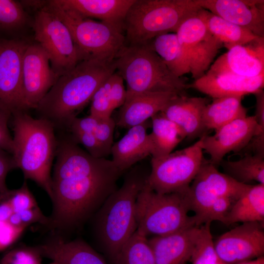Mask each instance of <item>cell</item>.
<instances>
[{
  "mask_svg": "<svg viewBox=\"0 0 264 264\" xmlns=\"http://www.w3.org/2000/svg\"><path fill=\"white\" fill-rule=\"evenodd\" d=\"M110 77L98 88L90 101L89 115L99 119L111 117L113 111L110 95Z\"/></svg>",
  "mask_w": 264,
  "mask_h": 264,
  "instance_id": "d590c367",
  "label": "cell"
},
{
  "mask_svg": "<svg viewBox=\"0 0 264 264\" xmlns=\"http://www.w3.org/2000/svg\"><path fill=\"white\" fill-rule=\"evenodd\" d=\"M200 8L195 0H135L124 22L125 44H143L163 34L176 33Z\"/></svg>",
  "mask_w": 264,
  "mask_h": 264,
  "instance_id": "8992f818",
  "label": "cell"
},
{
  "mask_svg": "<svg viewBox=\"0 0 264 264\" xmlns=\"http://www.w3.org/2000/svg\"><path fill=\"white\" fill-rule=\"evenodd\" d=\"M214 264H226L219 259Z\"/></svg>",
  "mask_w": 264,
  "mask_h": 264,
  "instance_id": "681fc988",
  "label": "cell"
},
{
  "mask_svg": "<svg viewBox=\"0 0 264 264\" xmlns=\"http://www.w3.org/2000/svg\"><path fill=\"white\" fill-rule=\"evenodd\" d=\"M256 109L254 116L258 124L255 134L244 149L252 154L264 157V92L260 91L255 94Z\"/></svg>",
  "mask_w": 264,
  "mask_h": 264,
  "instance_id": "8d00e7d4",
  "label": "cell"
},
{
  "mask_svg": "<svg viewBox=\"0 0 264 264\" xmlns=\"http://www.w3.org/2000/svg\"><path fill=\"white\" fill-rule=\"evenodd\" d=\"M58 78L46 52L38 43L30 42L22 60V94L25 110L36 109Z\"/></svg>",
  "mask_w": 264,
  "mask_h": 264,
  "instance_id": "5bb4252c",
  "label": "cell"
},
{
  "mask_svg": "<svg viewBox=\"0 0 264 264\" xmlns=\"http://www.w3.org/2000/svg\"><path fill=\"white\" fill-rule=\"evenodd\" d=\"M13 156L25 179L34 181L51 196V169L56 155L55 127L48 120L32 117L26 110L12 113Z\"/></svg>",
  "mask_w": 264,
  "mask_h": 264,
  "instance_id": "3957f363",
  "label": "cell"
},
{
  "mask_svg": "<svg viewBox=\"0 0 264 264\" xmlns=\"http://www.w3.org/2000/svg\"><path fill=\"white\" fill-rule=\"evenodd\" d=\"M35 247L42 258L59 264H107L94 249L81 239L68 241L53 235Z\"/></svg>",
  "mask_w": 264,
  "mask_h": 264,
  "instance_id": "ffe728a7",
  "label": "cell"
},
{
  "mask_svg": "<svg viewBox=\"0 0 264 264\" xmlns=\"http://www.w3.org/2000/svg\"><path fill=\"white\" fill-rule=\"evenodd\" d=\"M13 213L11 205L5 195V192L0 194V220L7 221Z\"/></svg>",
  "mask_w": 264,
  "mask_h": 264,
  "instance_id": "7dc6e473",
  "label": "cell"
},
{
  "mask_svg": "<svg viewBox=\"0 0 264 264\" xmlns=\"http://www.w3.org/2000/svg\"><path fill=\"white\" fill-rule=\"evenodd\" d=\"M116 71L114 60H84L60 76L39 103L40 117L55 128L68 127L98 88Z\"/></svg>",
  "mask_w": 264,
  "mask_h": 264,
  "instance_id": "7a4b0ae2",
  "label": "cell"
},
{
  "mask_svg": "<svg viewBox=\"0 0 264 264\" xmlns=\"http://www.w3.org/2000/svg\"><path fill=\"white\" fill-rule=\"evenodd\" d=\"M211 223L200 226L190 258L192 264H214L219 259L211 232Z\"/></svg>",
  "mask_w": 264,
  "mask_h": 264,
  "instance_id": "e575fe53",
  "label": "cell"
},
{
  "mask_svg": "<svg viewBox=\"0 0 264 264\" xmlns=\"http://www.w3.org/2000/svg\"><path fill=\"white\" fill-rule=\"evenodd\" d=\"M263 223L243 222L220 235L214 242L219 259L226 264H236L264 256Z\"/></svg>",
  "mask_w": 264,
  "mask_h": 264,
  "instance_id": "9a60e30c",
  "label": "cell"
},
{
  "mask_svg": "<svg viewBox=\"0 0 264 264\" xmlns=\"http://www.w3.org/2000/svg\"><path fill=\"white\" fill-rule=\"evenodd\" d=\"M250 185L238 182L219 172L209 160L204 158L186 192L191 211L195 213L197 225L203 224L205 215L217 199L224 197L238 198Z\"/></svg>",
  "mask_w": 264,
  "mask_h": 264,
  "instance_id": "8fae6325",
  "label": "cell"
},
{
  "mask_svg": "<svg viewBox=\"0 0 264 264\" xmlns=\"http://www.w3.org/2000/svg\"><path fill=\"white\" fill-rule=\"evenodd\" d=\"M32 19L21 1L0 0V35L16 36L31 27Z\"/></svg>",
  "mask_w": 264,
  "mask_h": 264,
  "instance_id": "1f68e13d",
  "label": "cell"
},
{
  "mask_svg": "<svg viewBox=\"0 0 264 264\" xmlns=\"http://www.w3.org/2000/svg\"><path fill=\"white\" fill-rule=\"evenodd\" d=\"M264 87V73L251 78L232 74L214 75L205 73L189 84V88H194L213 99L255 94L263 90Z\"/></svg>",
  "mask_w": 264,
  "mask_h": 264,
  "instance_id": "d6986e66",
  "label": "cell"
},
{
  "mask_svg": "<svg viewBox=\"0 0 264 264\" xmlns=\"http://www.w3.org/2000/svg\"><path fill=\"white\" fill-rule=\"evenodd\" d=\"M197 15L203 21L211 35L228 50L237 45L247 44L260 38L249 30L202 8L198 11Z\"/></svg>",
  "mask_w": 264,
  "mask_h": 264,
  "instance_id": "484cf974",
  "label": "cell"
},
{
  "mask_svg": "<svg viewBox=\"0 0 264 264\" xmlns=\"http://www.w3.org/2000/svg\"><path fill=\"white\" fill-rule=\"evenodd\" d=\"M152 132L148 134L152 158L166 156L173 152L185 136L180 128L160 112L151 118Z\"/></svg>",
  "mask_w": 264,
  "mask_h": 264,
  "instance_id": "4316f807",
  "label": "cell"
},
{
  "mask_svg": "<svg viewBox=\"0 0 264 264\" xmlns=\"http://www.w3.org/2000/svg\"><path fill=\"white\" fill-rule=\"evenodd\" d=\"M238 198L224 197L217 199L205 215L203 224L207 222L220 221L225 224L227 217L233 204Z\"/></svg>",
  "mask_w": 264,
  "mask_h": 264,
  "instance_id": "60d3db41",
  "label": "cell"
},
{
  "mask_svg": "<svg viewBox=\"0 0 264 264\" xmlns=\"http://www.w3.org/2000/svg\"><path fill=\"white\" fill-rule=\"evenodd\" d=\"M154 52L176 76L190 73L188 62L175 33L156 36L150 41Z\"/></svg>",
  "mask_w": 264,
  "mask_h": 264,
  "instance_id": "f546056e",
  "label": "cell"
},
{
  "mask_svg": "<svg viewBox=\"0 0 264 264\" xmlns=\"http://www.w3.org/2000/svg\"><path fill=\"white\" fill-rule=\"evenodd\" d=\"M31 28L34 40L47 54L58 78L83 60L67 27L46 4L36 12Z\"/></svg>",
  "mask_w": 264,
  "mask_h": 264,
  "instance_id": "30bf717a",
  "label": "cell"
},
{
  "mask_svg": "<svg viewBox=\"0 0 264 264\" xmlns=\"http://www.w3.org/2000/svg\"><path fill=\"white\" fill-rule=\"evenodd\" d=\"M5 195L14 213L20 212L38 206L26 181H24L22 186L17 189L8 190L5 192Z\"/></svg>",
  "mask_w": 264,
  "mask_h": 264,
  "instance_id": "f35d334b",
  "label": "cell"
},
{
  "mask_svg": "<svg viewBox=\"0 0 264 264\" xmlns=\"http://www.w3.org/2000/svg\"><path fill=\"white\" fill-rule=\"evenodd\" d=\"M202 138L193 145L159 158H152L146 183L159 194L184 193L188 190L204 159Z\"/></svg>",
  "mask_w": 264,
  "mask_h": 264,
  "instance_id": "9c48e42d",
  "label": "cell"
},
{
  "mask_svg": "<svg viewBox=\"0 0 264 264\" xmlns=\"http://www.w3.org/2000/svg\"><path fill=\"white\" fill-rule=\"evenodd\" d=\"M113 260L116 264H155L148 237L137 230Z\"/></svg>",
  "mask_w": 264,
  "mask_h": 264,
  "instance_id": "d6a6232c",
  "label": "cell"
},
{
  "mask_svg": "<svg viewBox=\"0 0 264 264\" xmlns=\"http://www.w3.org/2000/svg\"><path fill=\"white\" fill-rule=\"evenodd\" d=\"M115 126V121L112 117L102 119L89 115L85 117L74 118L67 128L69 130H77L92 134L111 151Z\"/></svg>",
  "mask_w": 264,
  "mask_h": 264,
  "instance_id": "836d02e7",
  "label": "cell"
},
{
  "mask_svg": "<svg viewBox=\"0 0 264 264\" xmlns=\"http://www.w3.org/2000/svg\"><path fill=\"white\" fill-rule=\"evenodd\" d=\"M258 124L254 115L236 119L215 130L211 135L201 136L203 152L217 166L231 152H239L247 146L256 132Z\"/></svg>",
  "mask_w": 264,
  "mask_h": 264,
  "instance_id": "2e32d148",
  "label": "cell"
},
{
  "mask_svg": "<svg viewBox=\"0 0 264 264\" xmlns=\"http://www.w3.org/2000/svg\"><path fill=\"white\" fill-rule=\"evenodd\" d=\"M116 71L127 85V94L171 92L185 95L189 84L176 76L152 48L150 42L125 44L115 59Z\"/></svg>",
  "mask_w": 264,
  "mask_h": 264,
  "instance_id": "5b68a950",
  "label": "cell"
},
{
  "mask_svg": "<svg viewBox=\"0 0 264 264\" xmlns=\"http://www.w3.org/2000/svg\"><path fill=\"white\" fill-rule=\"evenodd\" d=\"M201 8L264 38V0H195Z\"/></svg>",
  "mask_w": 264,
  "mask_h": 264,
  "instance_id": "ac0fdd59",
  "label": "cell"
},
{
  "mask_svg": "<svg viewBox=\"0 0 264 264\" xmlns=\"http://www.w3.org/2000/svg\"><path fill=\"white\" fill-rule=\"evenodd\" d=\"M26 229L24 227H16L8 221L0 220V252L14 244Z\"/></svg>",
  "mask_w": 264,
  "mask_h": 264,
  "instance_id": "7bdbcfd3",
  "label": "cell"
},
{
  "mask_svg": "<svg viewBox=\"0 0 264 264\" xmlns=\"http://www.w3.org/2000/svg\"><path fill=\"white\" fill-rule=\"evenodd\" d=\"M30 41L0 38V105L12 113L26 110L22 94L23 56Z\"/></svg>",
  "mask_w": 264,
  "mask_h": 264,
  "instance_id": "4fadbf2b",
  "label": "cell"
},
{
  "mask_svg": "<svg viewBox=\"0 0 264 264\" xmlns=\"http://www.w3.org/2000/svg\"><path fill=\"white\" fill-rule=\"evenodd\" d=\"M200 226L148 239L155 264H184L191 258Z\"/></svg>",
  "mask_w": 264,
  "mask_h": 264,
  "instance_id": "603a6c76",
  "label": "cell"
},
{
  "mask_svg": "<svg viewBox=\"0 0 264 264\" xmlns=\"http://www.w3.org/2000/svg\"><path fill=\"white\" fill-rule=\"evenodd\" d=\"M15 168L16 167L12 155L0 149V194L8 190L6 185V177L8 172Z\"/></svg>",
  "mask_w": 264,
  "mask_h": 264,
  "instance_id": "bcb514c9",
  "label": "cell"
},
{
  "mask_svg": "<svg viewBox=\"0 0 264 264\" xmlns=\"http://www.w3.org/2000/svg\"><path fill=\"white\" fill-rule=\"evenodd\" d=\"M49 264H59L55 262H52L51 263Z\"/></svg>",
  "mask_w": 264,
  "mask_h": 264,
  "instance_id": "f907efd6",
  "label": "cell"
},
{
  "mask_svg": "<svg viewBox=\"0 0 264 264\" xmlns=\"http://www.w3.org/2000/svg\"><path fill=\"white\" fill-rule=\"evenodd\" d=\"M236 264H264V257L263 256L255 259L243 261Z\"/></svg>",
  "mask_w": 264,
  "mask_h": 264,
  "instance_id": "c3c4849f",
  "label": "cell"
},
{
  "mask_svg": "<svg viewBox=\"0 0 264 264\" xmlns=\"http://www.w3.org/2000/svg\"><path fill=\"white\" fill-rule=\"evenodd\" d=\"M42 258L35 246L21 245L7 252L0 264H42Z\"/></svg>",
  "mask_w": 264,
  "mask_h": 264,
  "instance_id": "74e56055",
  "label": "cell"
},
{
  "mask_svg": "<svg viewBox=\"0 0 264 264\" xmlns=\"http://www.w3.org/2000/svg\"><path fill=\"white\" fill-rule=\"evenodd\" d=\"M110 95L113 110L121 107L124 104L127 96V90L122 77L115 71L110 77Z\"/></svg>",
  "mask_w": 264,
  "mask_h": 264,
  "instance_id": "b9f144b4",
  "label": "cell"
},
{
  "mask_svg": "<svg viewBox=\"0 0 264 264\" xmlns=\"http://www.w3.org/2000/svg\"><path fill=\"white\" fill-rule=\"evenodd\" d=\"M74 140L81 144L87 152L95 158H106L110 154V150L107 149L92 134L77 130H69Z\"/></svg>",
  "mask_w": 264,
  "mask_h": 264,
  "instance_id": "ab89813d",
  "label": "cell"
},
{
  "mask_svg": "<svg viewBox=\"0 0 264 264\" xmlns=\"http://www.w3.org/2000/svg\"><path fill=\"white\" fill-rule=\"evenodd\" d=\"M186 193H157L146 182L136 200V230L148 237L198 226L195 217L189 215L191 209Z\"/></svg>",
  "mask_w": 264,
  "mask_h": 264,
  "instance_id": "52a82bcc",
  "label": "cell"
},
{
  "mask_svg": "<svg viewBox=\"0 0 264 264\" xmlns=\"http://www.w3.org/2000/svg\"><path fill=\"white\" fill-rule=\"evenodd\" d=\"M51 176L52 211L45 226L53 235L79 228L116 189L123 173L111 160L95 158L70 136L58 139Z\"/></svg>",
  "mask_w": 264,
  "mask_h": 264,
  "instance_id": "6da1fadb",
  "label": "cell"
},
{
  "mask_svg": "<svg viewBox=\"0 0 264 264\" xmlns=\"http://www.w3.org/2000/svg\"><path fill=\"white\" fill-rule=\"evenodd\" d=\"M149 120L131 127L118 141L113 144L110 151L111 160L122 172L151 155L147 129Z\"/></svg>",
  "mask_w": 264,
  "mask_h": 264,
  "instance_id": "cb8c5ba5",
  "label": "cell"
},
{
  "mask_svg": "<svg viewBox=\"0 0 264 264\" xmlns=\"http://www.w3.org/2000/svg\"><path fill=\"white\" fill-rule=\"evenodd\" d=\"M206 73L248 78L264 73V38L228 50L212 64Z\"/></svg>",
  "mask_w": 264,
  "mask_h": 264,
  "instance_id": "e0dca14e",
  "label": "cell"
},
{
  "mask_svg": "<svg viewBox=\"0 0 264 264\" xmlns=\"http://www.w3.org/2000/svg\"><path fill=\"white\" fill-rule=\"evenodd\" d=\"M243 97L230 96L213 99L205 107L202 114L204 130H214L247 116V109L242 104Z\"/></svg>",
  "mask_w": 264,
  "mask_h": 264,
  "instance_id": "f1b7e54d",
  "label": "cell"
},
{
  "mask_svg": "<svg viewBox=\"0 0 264 264\" xmlns=\"http://www.w3.org/2000/svg\"><path fill=\"white\" fill-rule=\"evenodd\" d=\"M46 6L67 27L83 60H113L125 45L122 27L84 17L55 0H47Z\"/></svg>",
  "mask_w": 264,
  "mask_h": 264,
  "instance_id": "ba28073f",
  "label": "cell"
},
{
  "mask_svg": "<svg viewBox=\"0 0 264 264\" xmlns=\"http://www.w3.org/2000/svg\"><path fill=\"white\" fill-rule=\"evenodd\" d=\"M11 117L12 112L0 105V149L11 154L13 151V137L9 132L8 124Z\"/></svg>",
  "mask_w": 264,
  "mask_h": 264,
  "instance_id": "ee69618b",
  "label": "cell"
},
{
  "mask_svg": "<svg viewBox=\"0 0 264 264\" xmlns=\"http://www.w3.org/2000/svg\"><path fill=\"white\" fill-rule=\"evenodd\" d=\"M224 174L244 184L252 182L264 184V157L246 154L237 160H223L220 164Z\"/></svg>",
  "mask_w": 264,
  "mask_h": 264,
  "instance_id": "4dcf8cb0",
  "label": "cell"
},
{
  "mask_svg": "<svg viewBox=\"0 0 264 264\" xmlns=\"http://www.w3.org/2000/svg\"><path fill=\"white\" fill-rule=\"evenodd\" d=\"M176 33L192 77L195 80L201 77L209 68L222 44L211 35L197 13L185 21Z\"/></svg>",
  "mask_w": 264,
  "mask_h": 264,
  "instance_id": "7c38bea8",
  "label": "cell"
},
{
  "mask_svg": "<svg viewBox=\"0 0 264 264\" xmlns=\"http://www.w3.org/2000/svg\"><path fill=\"white\" fill-rule=\"evenodd\" d=\"M264 221V184L250 185L234 202L225 224Z\"/></svg>",
  "mask_w": 264,
  "mask_h": 264,
  "instance_id": "83f0119b",
  "label": "cell"
},
{
  "mask_svg": "<svg viewBox=\"0 0 264 264\" xmlns=\"http://www.w3.org/2000/svg\"><path fill=\"white\" fill-rule=\"evenodd\" d=\"M149 174L143 166L132 169L121 187L108 197L98 210L97 234L113 260L137 230L136 200Z\"/></svg>",
  "mask_w": 264,
  "mask_h": 264,
  "instance_id": "277c9868",
  "label": "cell"
},
{
  "mask_svg": "<svg viewBox=\"0 0 264 264\" xmlns=\"http://www.w3.org/2000/svg\"><path fill=\"white\" fill-rule=\"evenodd\" d=\"M207 100L203 97L177 95L160 112L176 125L186 138L192 139L205 131L202 114Z\"/></svg>",
  "mask_w": 264,
  "mask_h": 264,
  "instance_id": "7402d4cb",
  "label": "cell"
},
{
  "mask_svg": "<svg viewBox=\"0 0 264 264\" xmlns=\"http://www.w3.org/2000/svg\"><path fill=\"white\" fill-rule=\"evenodd\" d=\"M171 92L127 94L120 107L116 125L129 129L141 124L161 112L176 95Z\"/></svg>",
  "mask_w": 264,
  "mask_h": 264,
  "instance_id": "44dd1931",
  "label": "cell"
},
{
  "mask_svg": "<svg viewBox=\"0 0 264 264\" xmlns=\"http://www.w3.org/2000/svg\"><path fill=\"white\" fill-rule=\"evenodd\" d=\"M82 16L122 27L126 14L135 0H55Z\"/></svg>",
  "mask_w": 264,
  "mask_h": 264,
  "instance_id": "d4e9b609",
  "label": "cell"
},
{
  "mask_svg": "<svg viewBox=\"0 0 264 264\" xmlns=\"http://www.w3.org/2000/svg\"><path fill=\"white\" fill-rule=\"evenodd\" d=\"M17 213L22 225L26 227L35 223H39L45 226L48 221V217L44 215L39 206Z\"/></svg>",
  "mask_w": 264,
  "mask_h": 264,
  "instance_id": "f6af8a7d",
  "label": "cell"
}]
</instances>
